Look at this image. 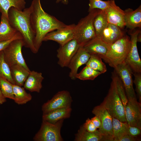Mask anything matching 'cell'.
Masks as SVG:
<instances>
[{
  "label": "cell",
  "instance_id": "1",
  "mask_svg": "<svg viewBox=\"0 0 141 141\" xmlns=\"http://www.w3.org/2000/svg\"><path fill=\"white\" fill-rule=\"evenodd\" d=\"M30 7V21L35 36L34 46L38 52L43 39L47 33L57 29L67 27L69 25L65 24L46 12L42 7L40 0H33Z\"/></svg>",
  "mask_w": 141,
  "mask_h": 141
},
{
  "label": "cell",
  "instance_id": "2",
  "mask_svg": "<svg viewBox=\"0 0 141 141\" xmlns=\"http://www.w3.org/2000/svg\"><path fill=\"white\" fill-rule=\"evenodd\" d=\"M30 13V7L22 11L12 7L8 11V18L11 26L22 35L24 46L36 54L37 52L34 46L35 36L31 24Z\"/></svg>",
  "mask_w": 141,
  "mask_h": 141
},
{
  "label": "cell",
  "instance_id": "3",
  "mask_svg": "<svg viewBox=\"0 0 141 141\" xmlns=\"http://www.w3.org/2000/svg\"><path fill=\"white\" fill-rule=\"evenodd\" d=\"M111 79L108 93L100 104L108 111L112 117L126 122L124 108L117 90L114 70L112 73Z\"/></svg>",
  "mask_w": 141,
  "mask_h": 141
},
{
  "label": "cell",
  "instance_id": "4",
  "mask_svg": "<svg viewBox=\"0 0 141 141\" xmlns=\"http://www.w3.org/2000/svg\"><path fill=\"white\" fill-rule=\"evenodd\" d=\"M131 44L130 38L125 34L113 43L108 44L107 52L102 59L110 66L114 68L125 62Z\"/></svg>",
  "mask_w": 141,
  "mask_h": 141
},
{
  "label": "cell",
  "instance_id": "5",
  "mask_svg": "<svg viewBox=\"0 0 141 141\" xmlns=\"http://www.w3.org/2000/svg\"><path fill=\"white\" fill-rule=\"evenodd\" d=\"M99 9H94L81 19L74 28V39L80 46L83 47L87 43L96 36L93 21L94 18Z\"/></svg>",
  "mask_w": 141,
  "mask_h": 141
},
{
  "label": "cell",
  "instance_id": "6",
  "mask_svg": "<svg viewBox=\"0 0 141 141\" xmlns=\"http://www.w3.org/2000/svg\"><path fill=\"white\" fill-rule=\"evenodd\" d=\"M23 46L22 39L13 40L3 50L4 58L10 67L19 65L30 70L23 56L22 49Z\"/></svg>",
  "mask_w": 141,
  "mask_h": 141
},
{
  "label": "cell",
  "instance_id": "7",
  "mask_svg": "<svg viewBox=\"0 0 141 141\" xmlns=\"http://www.w3.org/2000/svg\"><path fill=\"white\" fill-rule=\"evenodd\" d=\"M64 120H61L54 124L43 120L40 128L34 136L33 140L35 141H63L61 130Z\"/></svg>",
  "mask_w": 141,
  "mask_h": 141
},
{
  "label": "cell",
  "instance_id": "8",
  "mask_svg": "<svg viewBox=\"0 0 141 141\" xmlns=\"http://www.w3.org/2000/svg\"><path fill=\"white\" fill-rule=\"evenodd\" d=\"M92 113L98 116L101 122L98 130L103 137V141H114L112 117L108 111L101 104L95 107Z\"/></svg>",
  "mask_w": 141,
  "mask_h": 141
},
{
  "label": "cell",
  "instance_id": "9",
  "mask_svg": "<svg viewBox=\"0 0 141 141\" xmlns=\"http://www.w3.org/2000/svg\"><path fill=\"white\" fill-rule=\"evenodd\" d=\"M124 86L128 100H137L133 86V72L125 62L114 68Z\"/></svg>",
  "mask_w": 141,
  "mask_h": 141
},
{
  "label": "cell",
  "instance_id": "10",
  "mask_svg": "<svg viewBox=\"0 0 141 141\" xmlns=\"http://www.w3.org/2000/svg\"><path fill=\"white\" fill-rule=\"evenodd\" d=\"M72 102L69 92L66 90L59 91L51 99L43 105L42 110L43 114L55 109L71 107Z\"/></svg>",
  "mask_w": 141,
  "mask_h": 141
},
{
  "label": "cell",
  "instance_id": "11",
  "mask_svg": "<svg viewBox=\"0 0 141 141\" xmlns=\"http://www.w3.org/2000/svg\"><path fill=\"white\" fill-rule=\"evenodd\" d=\"M141 31L137 30L130 33L131 46L125 62L134 73H141V60L137 45V37Z\"/></svg>",
  "mask_w": 141,
  "mask_h": 141
},
{
  "label": "cell",
  "instance_id": "12",
  "mask_svg": "<svg viewBox=\"0 0 141 141\" xmlns=\"http://www.w3.org/2000/svg\"><path fill=\"white\" fill-rule=\"evenodd\" d=\"M80 46L76 40L73 39L57 50L58 64L62 67H67L71 60Z\"/></svg>",
  "mask_w": 141,
  "mask_h": 141
},
{
  "label": "cell",
  "instance_id": "13",
  "mask_svg": "<svg viewBox=\"0 0 141 141\" xmlns=\"http://www.w3.org/2000/svg\"><path fill=\"white\" fill-rule=\"evenodd\" d=\"M125 111L128 125L141 128V103L137 100H128Z\"/></svg>",
  "mask_w": 141,
  "mask_h": 141
},
{
  "label": "cell",
  "instance_id": "14",
  "mask_svg": "<svg viewBox=\"0 0 141 141\" xmlns=\"http://www.w3.org/2000/svg\"><path fill=\"white\" fill-rule=\"evenodd\" d=\"M75 24L69 25L66 28L58 29L47 33L43 39V41L52 40L62 46L74 39L73 29Z\"/></svg>",
  "mask_w": 141,
  "mask_h": 141
},
{
  "label": "cell",
  "instance_id": "15",
  "mask_svg": "<svg viewBox=\"0 0 141 141\" xmlns=\"http://www.w3.org/2000/svg\"><path fill=\"white\" fill-rule=\"evenodd\" d=\"M104 11L108 23L123 29L125 26L124 11L116 5L114 0H110L109 6Z\"/></svg>",
  "mask_w": 141,
  "mask_h": 141
},
{
  "label": "cell",
  "instance_id": "16",
  "mask_svg": "<svg viewBox=\"0 0 141 141\" xmlns=\"http://www.w3.org/2000/svg\"><path fill=\"white\" fill-rule=\"evenodd\" d=\"M90 56L83 47H80L67 67L70 69L69 77L71 79L74 80L76 79L79 68L82 65L86 64Z\"/></svg>",
  "mask_w": 141,
  "mask_h": 141
},
{
  "label": "cell",
  "instance_id": "17",
  "mask_svg": "<svg viewBox=\"0 0 141 141\" xmlns=\"http://www.w3.org/2000/svg\"><path fill=\"white\" fill-rule=\"evenodd\" d=\"M108 46L101 38L96 36L85 44L83 47L91 55H96L102 59L107 52Z\"/></svg>",
  "mask_w": 141,
  "mask_h": 141
},
{
  "label": "cell",
  "instance_id": "18",
  "mask_svg": "<svg viewBox=\"0 0 141 141\" xmlns=\"http://www.w3.org/2000/svg\"><path fill=\"white\" fill-rule=\"evenodd\" d=\"M123 29L108 23L98 36L107 44H112L125 35Z\"/></svg>",
  "mask_w": 141,
  "mask_h": 141
},
{
  "label": "cell",
  "instance_id": "19",
  "mask_svg": "<svg viewBox=\"0 0 141 141\" xmlns=\"http://www.w3.org/2000/svg\"><path fill=\"white\" fill-rule=\"evenodd\" d=\"M125 26L131 30L141 27V5L133 10L128 8L124 11Z\"/></svg>",
  "mask_w": 141,
  "mask_h": 141
},
{
  "label": "cell",
  "instance_id": "20",
  "mask_svg": "<svg viewBox=\"0 0 141 141\" xmlns=\"http://www.w3.org/2000/svg\"><path fill=\"white\" fill-rule=\"evenodd\" d=\"M44 79L41 72L30 71L25 82L24 87L31 92L39 93L42 88V83Z\"/></svg>",
  "mask_w": 141,
  "mask_h": 141
},
{
  "label": "cell",
  "instance_id": "21",
  "mask_svg": "<svg viewBox=\"0 0 141 141\" xmlns=\"http://www.w3.org/2000/svg\"><path fill=\"white\" fill-rule=\"evenodd\" d=\"M72 110L71 107L53 110L43 114L42 120L52 124H55L61 120L69 118L70 117Z\"/></svg>",
  "mask_w": 141,
  "mask_h": 141
},
{
  "label": "cell",
  "instance_id": "22",
  "mask_svg": "<svg viewBox=\"0 0 141 141\" xmlns=\"http://www.w3.org/2000/svg\"><path fill=\"white\" fill-rule=\"evenodd\" d=\"M19 32L11 26L8 19L1 14L0 22V42L12 39Z\"/></svg>",
  "mask_w": 141,
  "mask_h": 141
},
{
  "label": "cell",
  "instance_id": "23",
  "mask_svg": "<svg viewBox=\"0 0 141 141\" xmlns=\"http://www.w3.org/2000/svg\"><path fill=\"white\" fill-rule=\"evenodd\" d=\"M11 75L14 84L23 86L30 70L19 65H15L10 67Z\"/></svg>",
  "mask_w": 141,
  "mask_h": 141
},
{
  "label": "cell",
  "instance_id": "24",
  "mask_svg": "<svg viewBox=\"0 0 141 141\" xmlns=\"http://www.w3.org/2000/svg\"><path fill=\"white\" fill-rule=\"evenodd\" d=\"M75 141H103V137L98 130L95 132L92 133L87 131L83 125H81L75 135Z\"/></svg>",
  "mask_w": 141,
  "mask_h": 141
},
{
  "label": "cell",
  "instance_id": "25",
  "mask_svg": "<svg viewBox=\"0 0 141 141\" xmlns=\"http://www.w3.org/2000/svg\"><path fill=\"white\" fill-rule=\"evenodd\" d=\"M26 3L25 0H0V12L8 18L10 8L13 7L22 11L25 8Z\"/></svg>",
  "mask_w": 141,
  "mask_h": 141
},
{
  "label": "cell",
  "instance_id": "26",
  "mask_svg": "<svg viewBox=\"0 0 141 141\" xmlns=\"http://www.w3.org/2000/svg\"><path fill=\"white\" fill-rule=\"evenodd\" d=\"M114 141H118L124 135L128 134L129 125L126 122L121 121L118 119L112 117Z\"/></svg>",
  "mask_w": 141,
  "mask_h": 141
},
{
  "label": "cell",
  "instance_id": "27",
  "mask_svg": "<svg viewBox=\"0 0 141 141\" xmlns=\"http://www.w3.org/2000/svg\"><path fill=\"white\" fill-rule=\"evenodd\" d=\"M13 89L14 97V100L17 104H24L31 100L32 96L26 91L24 87L13 84Z\"/></svg>",
  "mask_w": 141,
  "mask_h": 141
},
{
  "label": "cell",
  "instance_id": "28",
  "mask_svg": "<svg viewBox=\"0 0 141 141\" xmlns=\"http://www.w3.org/2000/svg\"><path fill=\"white\" fill-rule=\"evenodd\" d=\"M106 13L104 10L99 9L94 18L93 25L96 36H99L102 31L108 23Z\"/></svg>",
  "mask_w": 141,
  "mask_h": 141
},
{
  "label": "cell",
  "instance_id": "29",
  "mask_svg": "<svg viewBox=\"0 0 141 141\" xmlns=\"http://www.w3.org/2000/svg\"><path fill=\"white\" fill-rule=\"evenodd\" d=\"M86 64L102 74L105 73L107 71L106 66L102 61V58L97 55H91Z\"/></svg>",
  "mask_w": 141,
  "mask_h": 141
},
{
  "label": "cell",
  "instance_id": "30",
  "mask_svg": "<svg viewBox=\"0 0 141 141\" xmlns=\"http://www.w3.org/2000/svg\"><path fill=\"white\" fill-rule=\"evenodd\" d=\"M102 74L100 72L86 66L76 75V79L81 80H93Z\"/></svg>",
  "mask_w": 141,
  "mask_h": 141
},
{
  "label": "cell",
  "instance_id": "31",
  "mask_svg": "<svg viewBox=\"0 0 141 141\" xmlns=\"http://www.w3.org/2000/svg\"><path fill=\"white\" fill-rule=\"evenodd\" d=\"M13 85L4 77L0 76V88L3 95L5 98L14 100Z\"/></svg>",
  "mask_w": 141,
  "mask_h": 141
},
{
  "label": "cell",
  "instance_id": "32",
  "mask_svg": "<svg viewBox=\"0 0 141 141\" xmlns=\"http://www.w3.org/2000/svg\"><path fill=\"white\" fill-rule=\"evenodd\" d=\"M0 76L4 77L12 84H14L11 76L10 67L5 60L3 50L0 51Z\"/></svg>",
  "mask_w": 141,
  "mask_h": 141
},
{
  "label": "cell",
  "instance_id": "33",
  "mask_svg": "<svg viewBox=\"0 0 141 141\" xmlns=\"http://www.w3.org/2000/svg\"><path fill=\"white\" fill-rule=\"evenodd\" d=\"M115 76L118 92L125 109L128 102V99L122 81L116 72Z\"/></svg>",
  "mask_w": 141,
  "mask_h": 141
},
{
  "label": "cell",
  "instance_id": "34",
  "mask_svg": "<svg viewBox=\"0 0 141 141\" xmlns=\"http://www.w3.org/2000/svg\"><path fill=\"white\" fill-rule=\"evenodd\" d=\"M89 2L88 12L95 9L105 10L109 6L110 0H89Z\"/></svg>",
  "mask_w": 141,
  "mask_h": 141
},
{
  "label": "cell",
  "instance_id": "35",
  "mask_svg": "<svg viewBox=\"0 0 141 141\" xmlns=\"http://www.w3.org/2000/svg\"><path fill=\"white\" fill-rule=\"evenodd\" d=\"M133 75L134 77L133 82L135 86L139 102L141 103V73H134Z\"/></svg>",
  "mask_w": 141,
  "mask_h": 141
},
{
  "label": "cell",
  "instance_id": "36",
  "mask_svg": "<svg viewBox=\"0 0 141 141\" xmlns=\"http://www.w3.org/2000/svg\"><path fill=\"white\" fill-rule=\"evenodd\" d=\"M83 125L86 130L89 132L93 133L98 130L91 119L89 118L86 120Z\"/></svg>",
  "mask_w": 141,
  "mask_h": 141
},
{
  "label": "cell",
  "instance_id": "37",
  "mask_svg": "<svg viewBox=\"0 0 141 141\" xmlns=\"http://www.w3.org/2000/svg\"><path fill=\"white\" fill-rule=\"evenodd\" d=\"M141 133V128L138 127L129 126L128 134L135 138H139Z\"/></svg>",
  "mask_w": 141,
  "mask_h": 141
},
{
  "label": "cell",
  "instance_id": "38",
  "mask_svg": "<svg viewBox=\"0 0 141 141\" xmlns=\"http://www.w3.org/2000/svg\"><path fill=\"white\" fill-rule=\"evenodd\" d=\"M23 39L21 34L19 32L12 39L7 41L0 42V51L3 50L13 40L17 39Z\"/></svg>",
  "mask_w": 141,
  "mask_h": 141
},
{
  "label": "cell",
  "instance_id": "39",
  "mask_svg": "<svg viewBox=\"0 0 141 141\" xmlns=\"http://www.w3.org/2000/svg\"><path fill=\"white\" fill-rule=\"evenodd\" d=\"M140 141V139L133 137L130 135L126 134L121 138L118 141Z\"/></svg>",
  "mask_w": 141,
  "mask_h": 141
},
{
  "label": "cell",
  "instance_id": "40",
  "mask_svg": "<svg viewBox=\"0 0 141 141\" xmlns=\"http://www.w3.org/2000/svg\"><path fill=\"white\" fill-rule=\"evenodd\" d=\"M91 119L96 128L97 129H99L101 127V121L100 118L97 116L95 115Z\"/></svg>",
  "mask_w": 141,
  "mask_h": 141
},
{
  "label": "cell",
  "instance_id": "41",
  "mask_svg": "<svg viewBox=\"0 0 141 141\" xmlns=\"http://www.w3.org/2000/svg\"><path fill=\"white\" fill-rule=\"evenodd\" d=\"M6 101V98L3 95L0 88V105L2 104Z\"/></svg>",
  "mask_w": 141,
  "mask_h": 141
},
{
  "label": "cell",
  "instance_id": "42",
  "mask_svg": "<svg viewBox=\"0 0 141 141\" xmlns=\"http://www.w3.org/2000/svg\"><path fill=\"white\" fill-rule=\"evenodd\" d=\"M141 31L139 32L137 37V42H141Z\"/></svg>",
  "mask_w": 141,
  "mask_h": 141
},
{
  "label": "cell",
  "instance_id": "43",
  "mask_svg": "<svg viewBox=\"0 0 141 141\" xmlns=\"http://www.w3.org/2000/svg\"><path fill=\"white\" fill-rule=\"evenodd\" d=\"M61 1L64 4H66L68 3L67 0H57L56 2L58 3L60 2Z\"/></svg>",
  "mask_w": 141,
  "mask_h": 141
}]
</instances>
